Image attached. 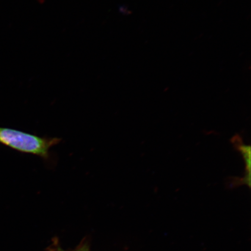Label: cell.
Wrapping results in <instances>:
<instances>
[{"label": "cell", "mask_w": 251, "mask_h": 251, "mask_svg": "<svg viewBox=\"0 0 251 251\" xmlns=\"http://www.w3.org/2000/svg\"><path fill=\"white\" fill-rule=\"evenodd\" d=\"M57 137H40L12 128L0 127V143L19 152L40 156L50 157V150L60 143Z\"/></svg>", "instance_id": "cell-1"}, {"label": "cell", "mask_w": 251, "mask_h": 251, "mask_svg": "<svg viewBox=\"0 0 251 251\" xmlns=\"http://www.w3.org/2000/svg\"><path fill=\"white\" fill-rule=\"evenodd\" d=\"M232 140L235 147L242 154L246 163L247 172L243 178L247 181H251V147L246 146L238 135L234 137Z\"/></svg>", "instance_id": "cell-2"}, {"label": "cell", "mask_w": 251, "mask_h": 251, "mask_svg": "<svg viewBox=\"0 0 251 251\" xmlns=\"http://www.w3.org/2000/svg\"><path fill=\"white\" fill-rule=\"evenodd\" d=\"M75 251H84V250H77Z\"/></svg>", "instance_id": "cell-3"}]
</instances>
